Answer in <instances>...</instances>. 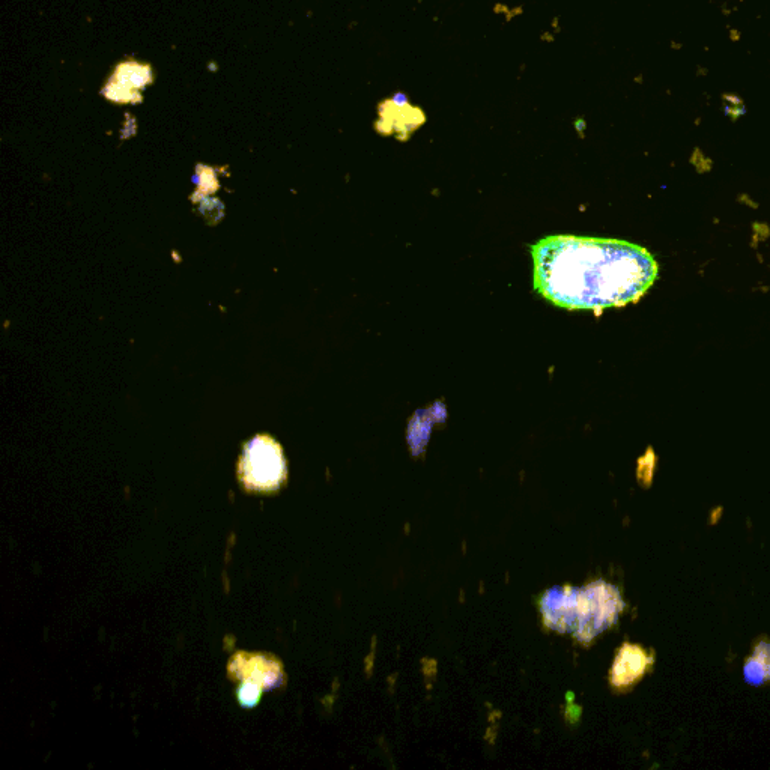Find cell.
<instances>
[{
  "mask_svg": "<svg viewBox=\"0 0 770 770\" xmlns=\"http://www.w3.org/2000/svg\"><path fill=\"white\" fill-rule=\"evenodd\" d=\"M534 288L563 309L604 310L640 300L658 279L637 244L598 238H543L533 246Z\"/></svg>",
  "mask_w": 770,
  "mask_h": 770,
  "instance_id": "1",
  "label": "cell"
},
{
  "mask_svg": "<svg viewBox=\"0 0 770 770\" xmlns=\"http://www.w3.org/2000/svg\"><path fill=\"white\" fill-rule=\"evenodd\" d=\"M625 607L620 590L607 581H593L578 589L573 638L587 646L602 632L616 625Z\"/></svg>",
  "mask_w": 770,
  "mask_h": 770,
  "instance_id": "2",
  "label": "cell"
},
{
  "mask_svg": "<svg viewBox=\"0 0 770 770\" xmlns=\"http://www.w3.org/2000/svg\"><path fill=\"white\" fill-rule=\"evenodd\" d=\"M238 479L250 492H276L288 480V465L279 443L259 435L244 447L238 462Z\"/></svg>",
  "mask_w": 770,
  "mask_h": 770,
  "instance_id": "3",
  "label": "cell"
},
{
  "mask_svg": "<svg viewBox=\"0 0 770 770\" xmlns=\"http://www.w3.org/2000/svg\"><path fill=\"white\" fill-rule=\"evenodd\" d=\"M229 676L241 683L264 689L277 688L283 682V668L273 656L237 653L228 665Z\"/></svg>",
  "mask_w": 770,
  "mask_h": 770,
  "instance_id": "4",
  "label": "cell"
},
{
  "mask_svg": "<svg viewBox=\"0 0 770 770\" xmlns=\"http://www.w3.org/2000/svg\"><path fill=\"white\" fill-rule=\"evenodd\" d=\"M576 598L578 589L575 587H554L548 590L540 599V611L546 628L561 634H573L576 629Z\"/></svg>",
  "mask_w": 770,
  "mask_h": 770,
  "instance_id": "5",
  "label": "cell"
},
{
  "mask_svg": "<svg viewBox=\"0 0 770 770\" xmlns=\"http://www.w3.org/2000/svg\"><path fill=\"white\" fill-rule=\"evenodd\" d=\"M655 664V655L637 644L625 643L617 652L610 670V683L616 689H628L643 679Z\"/></svg>",
  "mask_w": 770,
  "mask_h": 770,
  "instance_id": "6",
  "label": "cell"
},
{
  "mask_svg": "<svg viewBox=\"0 0 770 770\" xmlns=\"http://www.w3.org/2000/svg\"><path fill=\"white\" fill-rule=\"evenodd\" d=\"M152 82L151 68L139 62H124L116 67L112 79L104 88V95L116 103H137L139 89Z\"/></svg>",
  "mask_w": 770,
  "mask_h": 770,
  "instance_id": "7",
  "label": "cell"
},
{
  "mask_svg": "<svg viewBox=\"0 0 770 770\" xmlns=\"http://www.w3.org/2000/svg\"><path fill=\"white\" fill-rule=\"evenodd\" d=\"M743 676L749 685L770 682V641L761 640L755 644L754 652L745 661Z\"/></svg>",
  "mask_w": 770,
  "mask_h": 770,
  "instance_id": "8",
  "label": "cell"
},
{
  "mask_svg": "<svg viewBox=\"0 0 770 770\" xmlns=\"http://www.w3.org/2000/svg\"><path fill=\"white\" fill-rule=\"evenodd\" d=\"M261 694L262 689L259 686L252 685V683H241V688L238 689V700L243 706L253 707L258 703Z\"/></svg>",
  "mask_w": 770,
  "mask_h": 770,
  "instance_id": "9",
  "label": "cell"
},
{
  "mask_svg": "<svg viewBox=\"0 0 770 770\" xmlns=\"http://www.w3.org/2000/svg\"><path fill=\"white\" fill-rule=\"evenodd\" d=\"M722 100H724L727 113L734 112V118H737V116L743 115V113H745V107H736V104L742 103V101H740L736 95L725 94L724 97H722Z\"/></svg>",
  "mask_w": 770,
  "mask_h": 770,
  "instance_id": "10",
  "label": "cell"
}]
</instances>
